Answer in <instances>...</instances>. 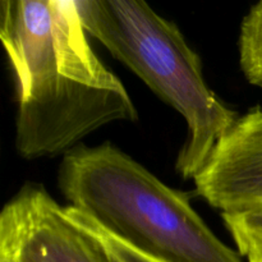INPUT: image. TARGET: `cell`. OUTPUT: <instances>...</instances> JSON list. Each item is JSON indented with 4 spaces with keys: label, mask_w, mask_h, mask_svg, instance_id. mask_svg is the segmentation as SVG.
I'll return each mask as SVG.
<instances>
[{
    "label": "cell",
    "mask_w": 262,
    "mask_h": 262,
    "mask_svg": "<svg viewBox=\"0 0 262 262\" xmlns=\"http://www.w3.org/2000/svg\"><path fill=\"white\" fill-rule=\"evenodd\" d=\"M69 214L79 223V224L83 225L86 229H89L100 242L102 243L104 248L106 250V252L109 253L110 258L113 262H159L154 258L147 257V256L142 255L138 251L133 250L132 247L127 246L125 243H123L122 241L117 239L114 235H112L110 233H107L106 230L102 229L101 227L96 224V223L92 222L91 219L86 216V215L81 214V212L76 211L72 207L67 206Z\"/></svg>",
    "instance_id": "ba28073f"
},
{
    "label": "cell",
    "mask_w": 262,
    "mask_h": 262,
    "mask_svg": "<svg viewBox=\"0 0 262 262\" xmlns=\"http://www.w3.org/2000/svg\"><path fill=\"white\" fill-rule=\"evenodd\" d=\"M0 260L113 262L102 243L35 184H26L3 207Z\"/></svg>",
    "instance_id": "277c9868"
},
{
    "label": "cell",
    "mask_w": 262,
    "mask_h": 262,
    "mask_svg": "<svg viewBox=\"0 0 262 262\" xmlns=\"http://www.w3.org/2000/svg\"><path fill=\"white\" fill-rule=\"evenodd\" d=\"M193 182L199 196L222 214L262 206V107L238 117Z\"/></svg>",
    "instance_id": "5b68a950"
},
{
    "label": "cell",
    "mask_w": 262,
    "mask_h": 262,
    "mask_svg": "<svg viewBox=\"0 0 262 262\" xmlns=\"http://www.w3.org/2000/svg\"><path fill=\"white\" fill-rule=\"evenodd\" d=\"M58 187L69 207L159 262H243L192 207L109 142L79 145L61 158Z\"/></svg>",
    "instance_id": "7a4b0ae2"
},
{
    "label": "cell",
    "mask_w": 262,
    "mask_h": 262,
    "mask_svg": "<svg viewBox=\"0 0 262 262\" xmlns=\"http://www.w3.org/2000/svg\"><path fill=\"white\" fill-rule=\"evenodd\" d=\"M87 35L77 0L0 3L20 158L64 156L105 125L138 119L127 89L100 60Z\"/></svg>",
    "instance_id": "6da1fadb"
},
{
    "label": "cell",
    "mask_w": 262,
    "mask_h": 262,
    "mask_svg": "<svg viewBox=\"0 0 262 262\" xmlns=\"http://www.w3.org/2000/svg\"><path fill=\"white\" fill-rule=\"evenodd\" d=\"M238 48L243 76L262 89V2L253 5L243 18Z\"/></svg>",
    "instance_id": "8992f818"
},
{
    "label": "cell",
    "mask_w": 262,
    "mask_h": 262,
    "mask_svg": "<svg viewBox=\"0 0 262 262\" xmlns=\"http://www.w3.org/2000/svg\"><path fill=\"white\" fill-rule=\"evenodd\" d=\"M0 262H7V261H2V260H0Z\"/></svg>",
    "instance_id": "9c48e42d"
},
{
    "label": "cell",
    "mask_w": 262,
    "mask_h": 262,
    "mask_svg": "<svg viewBox=\"0 0 262 262\" xmlns=\"http://www.w3.org/2000/svg\"><path fill=\"white\" fill-rule=\"evenodd\" d=\"M84 30L187 123L176 170L194 179L238 119L207 84L178 26L138 0H77Z\"/></svg>",
    "instance_id": "3957f363"
},
{
    "label": "cell",
    "mask_w": 262,
    "mask_h": 262,
    "mask_svg": "<svg viewBox=\"0 0 262 262\" xmlns=\"http://www.w3.org/2000/svg\"><path fill=\"white\" fill-rule=\"evenodd\" d=\"M238 252L248 262H262V206L222 215Z\"/></svg>",
    "instance_id": "52a82bcc"
}]
</instances>
